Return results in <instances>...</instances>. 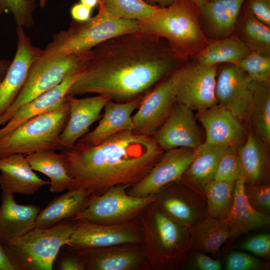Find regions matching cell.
<instances>
[{
  "label": "cell",
  "mask_w": 270,
  "mask_h": 270,
  "mask_svg": "<svg viewBox=\"0 0 270 270\" xmlns=\"http://www.w3.org/2000/svg\"><path fill=\"white\" fill-rule=\"evenodd\" d=\"M240 248L266 260L270 258V234H260L247 238L240 244Z\"/></svg>",
  "instance_id": "7bdbcfd3"
},
{
  "label": "cell",
  "mask_w": 270,
  "mask_h": 270,
  "mask_svg": "<svg viewBox=\"0 0 270 270\" xmlns=\"http://www.w3.org/2000/svg\"><path fill=\"white\" fill-rule=\"evenodd\" d=\"M142 246L154 270H177L183 266L192 250L190 228L177 223L165 214L155 201L140 214Z\"/></svg>",
  "instance_id": "3957f363"
},
{
  "label": "cell",
  "mask_w": 270,
  "mask_h": 270,
  "mask_svg": "<svg viewBox=\"0 0 270 270\" xmlns=\"http://www.w3.org/2000/svg\"><path fill=\"white\" fill-rule=\"evenodd\" d=\"M244 42L251 51L270 56V29L244 8L243 13Z\"/></svg>",
  "instance_id": "d590c367"
},
{
  "label": "cell",
  "mask_w": 270,
  "mask_h": 270,
  "mask_svg": "<svg viewBox=\"0 0 270 270\" xmlns=\"http://www.w3.org/2000/svg\"><path fill=\"white\" fill-rule=\"evenodd\" d=\"M58 270H85V264L80 250L68 244L60 248L53 264Z\"/></svg>",
  "instance_id": "ab89813d"
},
{
  "label": "cell",
  "mask_w": 270,
  "mask_h": 270,
  "mask_svg": "<svg viewBox=\"0 0 270 270\" xmlns=\"http://www.w3.org/2000/svg\"><path fill=\"white\" fill-rule=\"evenodd\" d=\"M0 188L4 194L32 195L50 183L34 172L26 156L22 154L0 158Z\"/></svg>",
  "instance_id": "ffe728a7"
},
{
  "label": "cell",
  "mask_w": 270,
  "mask_h": 270,
  "mask_svg": "<svg viewBox=\"0 0 270 270\" xmlns=\"http://www.w3.org/2000/svg\"><path fill=\"white\" fill-rule=\"evenodd\" d=\"M268 264L246 252L234 251L227 256V270H261L268 269Z\"/></svg>",
  "instance_id": "b9f144b4"
},
{
  "label": "cell",
  "mask_w": 270,
  "mask_h": 270,
  "mask_svg": "<svg viewBox=\"0 0 270 270\" xmlns=\"http://www.w3.org/2000/svg\"><path fill=\"white\" fill-rule=\"evenodd\" d=\"M64 164L73 182L68 190L84 189L100 195L118 185L141 180L160 160L164 150L152 137L124 130L96 146L76 142L62 150Z\"/></svg>",
  "instance_id": "7a4b0ae2"
},
{
  "label": "cell",
  "mask_w": 270,
  "mask_h": 270,
  "mask_svg": "<svg viewBox=\"0 0 270 270\" xmlns=\"http://www.w3.org/2000/svg\"><path fill=\"white\" fill-rule=\"evenodd\" d=\"M252 80L270 83V57L251 51L236 64Z\"/></svg>",
  "instance_id": "8d00e7d4"
},
{
  "label": "cell",
  "mask_w": 270,
  "mask_h": 270,
  "mask_svg": "<svg viewBox=\"0 0 270 270\" xmlns=\"http://www.w3.org/2000/svg\"><path fill=\"white\" fill-rule=\"evenodd\" d=\"M128 185H118L98 196L92 194L86 206L72 220H84L104 224H116L138 218L156 200V194L138 197L130 195Z\"/></svg>",
  "instance_id": "9c48e42d"
},
{
  "label": "cell",
  "mask_w": 270,
  "mask_h": 270,
  "mask_svg": "<svg viewBox=\"0 0 270 270\" xmlns=\"http://www.w3.org/2000/svg\"><path fill=\"white\" fill-rule=\"evenodd\" d=\"M36 6V0H0V16L10 12L17 26L29 28L34 24Z\"/></svg>",
  "instance_id": "f35d334b"
},
{
  "label": "cell",
  "mask_w": 270,
  "mask_h": 270,
  "mask_svg": "<svg viewBox=\"0 0 270 270\" xmlns=\"http://www.w3.org/2000/svg\"><path fill=\"white\" fill-rule=\"evenodd\" d=\"M34 170L44 174L50 180V192L55 194L69 188L73 179L68 174L62 154L44 150L26 156Z\"/></svg>",
  "instance_id": "4dcf8cb0"
},
{
  "label": "cell",
  "mask_w": 270,
  "mask_h": 270,
  "mask_svg": "<svg viewBox=\"0 0 270 270\" xmlns=\"http://www.w3.org/2000/svg\"><path fill=\"white\" fill-rule=\"evenodd\" d=\"M155 194V202L161 210L180 224L190 228L207 216L205 196L181 180L164 185Z\"/></svg>",
  "instance_id": "7c38bea8"
},
{
  "label": "cell",
  "mask_w": 270,
  "mask_h": 270,
  "mask_svg": "<svg viewBox=\"0 0 270 270\" xmlns=\"http://www.w3.org/2000/svg\"><path fill=\"white\" fill-rule=\"evenodd\" d=\"M244 192L247 200L257 212L264 214L270 213V185L244 184Z\"/></svg>",
  "instance_id": "60d3db41"
},
{
  "label": "cell",
  "mask_w": 270,
  "mask_h": 270,
  "mask_svg": "<svg viewBox=\"0 0 270 270\" xmlns=\"http://www.w3.org/2000/svg\"><path fill=\"white\" fill-rule=\"evenodd\" d=\"M235 182L213 180L204 185L203 192L206 201L208 216L218 219L226 218L232 206Z\"/></svg>",
  "instance_id": "836d02e7"
},
{
  "label": "cell",
  "mask_w": 270,
  "mask_h": 270,
  "mask_svg": "<svg viewBox=\"0 0 270 270\" xmlns=\"http://www.w3.org/2000/svg\"><path fill=\"white\" fill-rule=\"evenodd\" d=\"M252 102L248 114L256 136L265 145L270 144V83L251 80Z\"/></svg>",
  "instance_id": "1f68e13d"
},
{
  "label": "cell",
  "mask_w": 270,
  "mask_h": 270,
  "mask_svg": "<svg viewBox=\"0 0 270 270\" xmlns=\"http://www.w3.org/2000/svg\"><path fill=\"white\" fill-rule=\"evenodd\" d=\"M70 116L67 96L60 105L34 117L0 138V158L18 154L26 156L44 150H62L60 136Z\"/></svg>",
  "instance_id": "5b68a950"
},
{
  "label": "cell",
  "mask_w": 270,
  "mask_h": 270,
  "mask_svg": "<svg viewBox=\"0 0 270 270\" xmlns=\"http://www.w3.org/2000/svg\"><path fill=\"white\" fill-rule=\"evenodd\" d=\"M180 52L166 40L141 31L94 47L66 96H109L118 102L140 96L180 66Z\"/></svg>",
  "instance_id": "6da1fadb"
},
{
  "label": "cell",
  "mask_w": 270,
  "mask_h": 270,
  "mask_svg": "<svg viewBox=\"0 0 270 270\" xmlns=\"http://www.w3.org/2000/svg\"><path fill=\"white\" fill-rule=\"evenodd\" d=\"M190 0L194 3L198 7L204 4L208 0Z\"/></svg>",
  "instance_id": "816d5d0a"
},
{
  "label": "cell",
  "mask_w": 270,
  "mask_h": 270,
  "mask_svg": "<svg viewBox=\"0 0 270 270\" xmlns=\"http://www.w3.org/2000/svg\"><path fill=\"white\" fill-rule=\"evenodd\" d=\"M192 249L210 254L218 252L230 238V230L226 219L206 216L190 227Z\"/></svg>",
  "instance_id": "f546056e"
},
{
  "label": "cell",
  "mask_w": 270,
  "mask_h": 270,
  "mask_svg": "<svg viewBox=\"0 0 270 270\" xmlns=\"http://www.w3.org/2000/svg\"><path fill=\"white\" fill-rule=\"evenodd\" d=\"M0 270H14L1 244L0 236Z\"/></svg>",
  "instance_id": "7dc6e473"
},
{
  "label": "cell",
  "mask_w": 270,
  "mask_h": 270,
  "mask_svg": "<svg viewBox=\"0 0 270 270\" xmlns=\"http://www.w3.org/2000/svg\"><path fill=\"white\" fill-rule=\"evenodd\" d=\"M195 154L196 149L188 148L166 150L146 176L128 188V194L138 197L154 194L164 185L181 180Z\"/></svg>",
  "instance_id": "5bb4252c"
},
{
  "label": "cell",
  "mask_w": 270,
  "mask_h": 270,
  "mask_svg": "<svg viewBox=\"0 0 270 270\" xmlns=\"http://www.w3.org/2000/svg\"><path fill=\"white\" fill-rule=\"evenodd\" d=\"M67 97L70 105V116L60 136L62 150L72 147L89 132L90 126L100 118L102 110L112 100L109 96L102 94L82 98L70 96Z\"/></svg>",
  "instance_id": "d6986e66"
},
{
  "label": "cell",
  "mask_w": 270,
  "mask_h": 270,
  "mask_svg": "<svg viewBox=\"0 0 270 270\" xmlns=\"http://www.w3.org/2000/svg\"><path fill=\"white\" fill-rule=\"evenodd\" d=\"M80 2L86 6L93 10L98 6V0H80Z\"/></svg>",
  "instance_id": "f907efd6"
},
{
  "label": "cell",
  "mask_w": 270,
  "mask_h": 270,
  "mask_svg": "<svg viewBox=\"0 0 270 270\" xmlns=\"http://www.w3.org/2000/svg\"><path fill=\"white\" fill-rule=\"evenodd\" d=\"M244 4L256 18L270 26V0H245Z\"/></svg>",
  "instance_id": "ee69618b"
},
{
  "label": "cell",
  "mask_w": 270,
  "mask_h": 270,
  "mask_svg": "<svg viewBox=\"0 0 270 270\" xmlns=\"http://www.w3.org/2000/svg\"><path fill=\"white\" fill-rule=\"evenodd\" d=\"M76 225V220L66 219L48 228H36L20 236L1 240V244L14 270H52Z\"/></svg>",
  "instance_id": "277c9868"
},
{
  "label": "cell",
  "mask_w": 270,
  "mask_h": 270,
  "mask_svg": "<svg viewBox=\"0 0 270 270\" xmlns=\"http://www.w3.org/2000/svg\"><path fill=\"white\" fill-rule=\"evenodd\" d=\"M199 14L198 6L192 1L177 0L137 22L140 31L166 40L180 52L179 50L190 48L200 41Z\"/></svg>",
  "instance_id": "ba28073f"
},
{
  "label": "cell",
  "mask_w": 270,
  "mask_h": 270,
  "mask_svg": "<svg viewBox=\"0 0 270 270\" xmlns=\"http://www.w3.org/2000/svg\"><path fill=\"white\" fill-rule=\"evenodd\" d=\"M264 145L257 136L250 132L244 143L236 146L246 184H268L270 159Z\"/></svg>",
  "instance_id": "484cf974"
},
{
  "label": "cell",
  "mask_w": 270,
  "mask_h": 270,
  "mask_svg": "<svg viewBox=\"0 0 270 270\" xmlns=\"http://www.w3.org/2000/svg\"><path fill=\"white\" fill-rule=\"evenodd\" d=\"M152 6H157L161 8H166L174 4L177 0H142Z\"/></svg>",
  "instance_id": "c3c4849f"
},
{
  "label": "cell",
  "mask_w": 270,
  "mask_h": 270,
  "mask_svg": "<svg viewBox=\"0 0 270 270\" xmlns=\"http://www.w3.org/2000/svg\"><path fill=\"white\" fill-rule=\"evenodd\" d=\"M98 10L110 16L136 20L148 17L160 8L142 0H98Z\"/></svg>",
  "instance_id": "e575fe53"
},
{
  "label": "cell",
  "mask_w": 270,
  "mask_h": 270,
  "mask_svg": "<svg viewBox=\"0 0 270 270\" xmlns=\"http://www.w3.org/2000/svg\"><path fill=\"white\" fill-rule=\"evenodd\" d=\"M163 150L196 149L203 142L192 110L176 102L164 123L152 136Z\"/></svg>",
  "instance_id": "ac0fdd59"
},
{
  "label": "cell",
  "mask_w": 270,
  "mask_h": 270,
  "mask_svg": "<svg viewBox=\"0 0 270 270\" xmlns=\"http://www.w3.org/2000/svg\"><path fill=\"white\" fill-rule=\"evenodd\" d=\"M82 66L60 84L20 108L10 120L0 128V138L11 132L26 121L50 111L62 103L70 88L79 76Z\"/></svg>",
  "instance_id": "603a6c76"
},
{
  "label": "cell",
  "mask_w": 270,
  "mask_h": 270,
  "mask_svg": "<svg viewBox=\"0 0 270 270\" xmlns=\"http://www.w3.org/2000/svg\"><path fill=\"white\" fill-rule=\"evenodd\" d=\"M91 51L70 54L44 55L42 53L32 66L16 100L0 116V128L22 106L54 88L78 69L89 58Z\"/></svg>",
  "instance_id": "52a82bcc"
},
{
  "label": "cell",
  "mask_w": 270,
  "mask_h": 270,
  "mask_svg": "<svg viewBox=\"0 0 270 270\" xmlns=\"http://www.w3.org/2000/svg\"><path fill=\"white\" fill-rule=\"evenodd\" d=\"M90 196V192L84 189L68 190L40 210L36 228H48L64 220L73 218L86 206Z\"/></svg>",
  "instance_id": "83f0119b"
},
{
  "label": "cell",
  "mask_w": 270,
  "mask_h": 270,
  "mask_svg": "<svg viewBox=\"0 0 270 270\" xmlns=\"http://www.w3.org/2000/svg\"><path fill=\"white\" fill-rule=\"evenodd\" d=\"M244 0H208L198 6L200 14L212 33L224 38L234 30Z\"/></svg>",
  "instance_id": "f1b7e54d"
},
{
  "label": "cell",
  "mask_w": 270,
  "mask_h": 270,
  "mask_svg": "<svg viewBox=\"0 0 270 270\" xmlns=\"http://www.w3.org/2000/svg\"><path fill=\"white\" fill-rule=\"evenodd\" d=\"M11 61L0 59V82L4 77L10 64Z\"/></svg>",
  "instance_id": "681fc988"
},
{
  "label": "cell",
  "mask_w": 270,
  "mask_h": 270,
  "mask_svg": "<svg viewBox=\"0 0 270 270\" xmlns=\"http://www.w3.org/2000/svg\"><path fill=\"white\" fill-rule=\"evenodd\" d=\"M244 184L242 176L235 182L232 206L226 218L230 230V238L267 228L270 224V214L257 212L248 202L244 192Z\"/></svg>",
  "instance_id": "d4e9b609"
},
{
  "label": "cell",
  "mask_w": 270,
  "mask_h": 270,
  "mask_svg": "<svg viewBox=\"0 0 270 270\" xmlns=\"http://www.w3.org/2000/svg\"><path fill=\"white\" fill-rule=\"evenodd\" d=\"M252 80L238 65L230 64L219 72L214 94L217 104L231 112L238 120L248 116L252 102Z\"/></svg>",
  "instance_id": "e0dca14e"
},
{
  "label": "cell",
  "mask_w": 270,
  "mask_h": 270,
  "mask_svg": "<svg viewBox=\"0 0 270 270\" xmlns=\"http://www.w3.org/2000/svg\"><path fill=\"white\" fill-rule=\"evenodd\" d=\"M189 268L196 270H220L222 264L218 260H214L201 252H196L192 256Z\"/></svg>",
  "instance_id": "f6af8a7d"
},
{
  "label": "cell",
  "mask_w": 270,
  "mask_h": 270,
  "mask_svg": "<svg viewBox=\"0 0 270 270\" xmlns=\"http://www.w3.org/2000/svg\"><path fill=\"white\" fill-rule=\"evenodd\" d=\"M216 65L198 62L180 66L170 77L176 102L198 112L217 104L214 94Z\"/></svg>",
  "instance_id": "30bf717a"
},
{
  "label": "cell",
  "mask_w": 270,
  "mask_h": 270,
  "mask_svg": "<svg viewBox=\"0 0 270 270\" xmlns=\"http://www.w3.org/2000/svg\"><path fill=\"white\" fill-rule=\"evenodd\" d=\"M17 48L15 56L0 82V116L12 105L21 90L30 70L42 50L34 46L24 28L17 26Z\"/></svg>",
  "instance_id": "9a60e30c"
},
{
  "label": "cell",
  "mask_w": 270,
  "mask_h": 270,
  "mask_svg": "<svg viewBox=\"0 0 270 270\" xmlns=\"http://www.w3.org/2000/svg\"><path fill=\"white\" fill-rule=\"evenodd\" d=\"M242 176L236 146H228L220 159L214 180L235 182Z\"/></svg>",
  "instance_id": "74e56055"
},
{
  "label": "cell",
  "mask_w": 270,
  "mask_h": 270,
  "mask_svg": "<svg viewBox=\"0 0 270 270\" xmlns=\"http://www.w3.org/2000/svg\"><path fill=\"white\" fill-rule=\"evenodd\" d=\"M142 97L126 102L110 100L104 107V112L98 125L77 142L96 146L118 132L124 130H132L134 124L132 115L139 106Z\"/></svg>",
  "instance_id": "44dd1931"
},
{
  "label": "cell",
  "mask_w": 270,
  "mask_h": 270,
  "mask_svg": "<svg viewBox=\"0 0 270 270\" xmlns=\"http://www.w3.org/2000/svg\"><path fill=\"white\" fill-rule=\"evenodd\" d=\"M251 50L242 40L234 38H225L209 42L200 56L198 62L206 66L228 62L237 64Z\"/></svg>",
  "instance_id": "d6a6232c"
},
{
  "label": "cell",
  "mask_w": 270,
  "mask_h": 270,
  "mask_svg": "<svg viewBox=\"0 0 270 270\" xmlns=\"http://www.w3.org/2000/svg\"><path fill=\"white\" fill-rule=\"evenodd\" d=\"M140 31L136 20L121 18L98 10L84 22L73 20L66 30L53 36L42 50L44 55L70 54L90 52L101 43L124 34Z\"/></svg>",
  "instance_id": "8992f818"
},
{
  "label": "cell",
  "mask_w": 270,
  "mask_h": 270,
  "mask_svg": "<svg viewBox=\"0 0 270 270\" xmlns=\"http://www.w3.org/2000/svg\"><path fill=\"white\" fill-rule=\"evenodd\" d=\"M68 244L78 250L124 244H142L143 234L138 218L116 224H104L78 220Z\"/></svg>",
  "instance_id": "8fae6325"
},
{
  "label": "cell",
  "mask_w": 270,
  "mask_h": 270,
  "mask_svg": "<svg viewBox=\"0 0 270 270\" xmlns=\"http://www.w3.org/2000/svg\"><path fill=\"white\" fill-rule=\"evenodd\" d=\"M198 118L206 132L205 142L237 146L244 138V130L240 120L218 104L198 112Z\"/></svg>",
  "instance_id": "7402d4cb"
},
{
  "label": "cell",
  "mask_w": 270,
  "mask_h": 270,
  "mask_svg": "<svg viewBox=\"0 0 270 270\" xmlns=\"http://www.w3.org/2000/svg\"><path fill=\"white\" fill-rule=\"evenodd\" d=\"M85 270H150L142 244L80 250Z\"/></svg>",
  "instance_id": "2e32d148"
},
{
  "label": "cell",
  "mask_w": 270,
  "mask_h": 270,
  "mask_svg": "<svg viewBox=\"0 0 270 270\" xmlns=\"http://www.w3.org/2000/svg\"><path fill=\"white\" fill-rule=\"evenodd\" d=\"M228 146L202 143L196 149L194 158L181 180L196 192L204 195V186L214 180L220 159Z\"/></svg>",
  "instance_id": "4316f807"
},
{
  "label": "cell",
  "mask_w": 270,
  "mask_h": 270,
  "mask_svg": "<svg viewBox=\"0 0 270 270\" xmlns=\"http://www.w3.org/2000/svg\"><path fill=\"white\" fill-rule=\"evenodd\" d=\"M92 10L80 2L74 4L70 8V14L73 20L84 22L92 17Z\"/></svg>",
  "instance_id": "bcb514c9"
},
{
  "label": "cell",
  "mask_w": 270,
  "mask_h": 270,
  "mask_svg": "<svg viewBox=\"0 0 270 270\" xmlns=\"http://www.w3.org/2000/svg\"><path fill=\"white\" fill-rule=\"evenodd\" d=\"M0 200L1 240L19 237L36 228V218L41 210L38 206L18 204L13 194H2Z\"/></svg>",
  "instance_id": "cb8c5ba5"
},
{
  "label": "cell",
  "mask_w": 270,
  "mask_h": 270,
  "mask_svg": "<svg viewBox=\"0 0 270 270\" xmlns=\"http://www.w3.org/2000/svg\"><path fill=\"white\" fill-rule=\"evenodd\" d=\"M176 102L170 75L143 96L137 111L132 116V132L152 137L166 121Z\"/></svg>",
  "instance_id": "4fadbf2b"
},
{
  "label": "cell",
  "mask_w": 270,
  "mask_h": 270,
  "mask_svg": "<svg viewBox=\"0 0 270 270\" xmlns=\"http://www.w3.org/2000/svg\"><path fill=\"white\" fill-rule=\"evenodd\" d=\"M46 0H40V5L42 8H44L46 5Z\"/></svg>",
  "instance_id": "f5cc1de1"
}]
</instances>
